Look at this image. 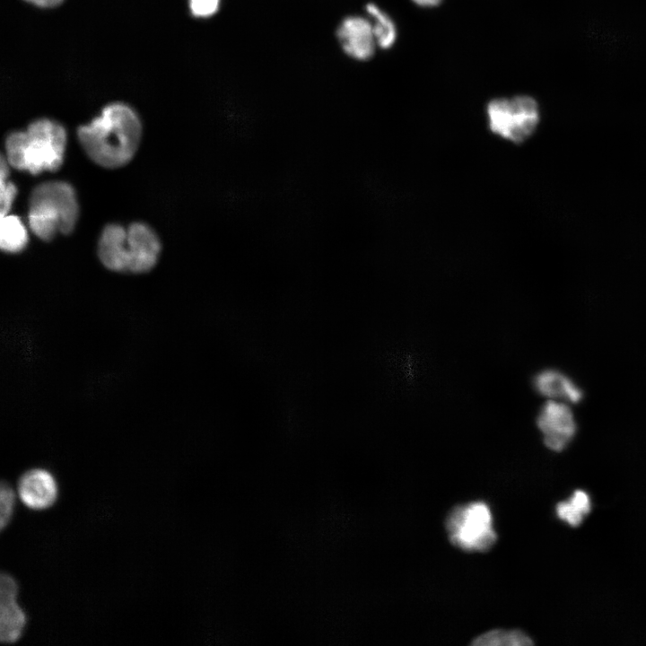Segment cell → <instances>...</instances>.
Wrapping results in <instances>:
<instances>
[{
	"mask_svg": "<svg viewBox=\"0 0 646 646\" xmlns=\"http://www.w3.org/2000/svg\"><path fill=\"white\" fill-rule=\"evenodd\" d=\"M18 495L22 502L33 511H43L55 504L58 486L54 476L44 468H31L18 480Z\"/></svg>",
	"mask_w": 646,
	"mask_h": 646,
	"instance_id": "obj_8",
	"label": "cell"
},
{
	"mask_svg": "<svg viewBox=\"0 0 646 646\" xmlns=\"http://www.w3.org/2000/svg\"><path fill=\"white\" fill-rule=\"evenodd\" d=\"M537 424L545 445L551 450H563L575 436L577 423L571 404L546 400L538 411Z\"/></svg>",
	"mask_w": 646,
	"mask_h": 646,
	"instance_id": "obj_6",
	"label": "cell"
},
{
	"mask_svg": "<svg viewBox=\"0 0 646 646\" xmlns=\"http://www.w3.org/2000/svg\"><path fill=\"white\" fill-rule=\"evenodd\" d=\"M451 544L467 552H484L496 542L497 535L489 505L475 501L453 508L446 519Z\"/></svg>",
	"mask_w": 646,
	"mask_h": 646,
	"instance_id": "obj_4",
	"label": "cell"
},
{
	"mask_svg": "<svg viewBox=\"0 0 646 646\" xmlns=\"http://www.w3.org/2000/svg\"><path fill=\"white\" fill-rule=\"evenodd\" d=\"M78 205L73 188L65 182L50 181L37 186L30 196L29 224L39 238L50 240L57 231H73Z\"/></svg>",
	"mask_w": 646,
	"mask_h": 646,
	"instance_id": "obj_3",
	"label": "cell"
},
{
	"mask_svg": "<svg viewBox=\"0 0 646 646\" xmlns=\"http://www.w3.org/2000/svg\"><path fill=\"white\" fill-rule=\"evenodd\" d=\"M336 36L343 50L357 60H368L374 52L376 40L372 23L361 16L345 18L337 28Z\"/></svg>",
	"mask_w": 646,
	"mask_h": 646,
	"instance_id": "obj_9",
	"label": "cell"
},
{
	"mask_svg": "<svg viewBox=\"0 0 646 646\" xmlns=\"http://www.w3.org/2000/svg\"><path fill=\"white\" fill-rule=\"evenodd\" d=\"M137 115L123 103L106 106L100 116L78 128V138L87 154L98 164L117 168L127 163L141 138Z\"/></svg>",
	"mask_w": 646,
	"mask_h": 646,
	"instance_id": "obj_1",
	"label": "cell"
},
{
	"mask_svg": "<svg viewBox=\"0 0 646 646\" xmlns=\"http://www.w3.org/2000/svg\"><path fill=\"white\" fill-rule=\"evenodd\" d=\"M7 163V161L2 156L0 168L1 216L7 214L17 192L15 185L8 181Z\"/></svg>",
	"mask_w": 646,
	"mask_h": 646,
	"instance_id": "obj_16",
	"label": "cell"
},
{
	"mask_svg": "<svg viewBox=\"0 0 646 646\" xmlns=\"http://www.w3.org/2000/svg\"><path fill=\"white\" fill-rule=\"evenodd\" d=\"M41 7H52L59 4L63 0H25Z\"/></svg>",
	"mask_w": 646,
	"mask_h": 646,
	"instance_id": "obj_21",
	"label": "cell"
},
{
	"mask_svg": "<svg viewBox=\"0 0 646 646\" xmlns=\"http://www.w3.org/2000/svg\"><path fill=\"white\" fill-rule=\"evenodd\" d=\"M0 246L6 252H19L28 242L26 228L15 215L1 216Z\"/></svg>",
	"mask_w": 646,
	"mask_h": 646,
	"instance_id": "obj_13",
	"label": "cell"
},
{
	"mask_svg": "<svg viewBox=\"0 0 646 646\" xmlns=\"http://www.w3.org/2000/svg\"><path fill=\"white\" fill-rule=\"evenodd\" d=\"M18 584L8 573L0 577V640L11 644L19 641L27 624V616L17 602Z\"/></svg>",
	"mask_w": 646,
	"mask_h": 646,
	"instance_id": "obj_7",
	"label": "cell"
},
{
	"mask_svg": "<svg viewBox=\"0 0 646 646\" xmlns=\"http://www.w3.org/2000/svg\"><path fill=\"white\" fill-rule=\"evenodd\" d=\"M556 514L572 527H578L584 517L570 501L559 502L556 506Z\"/></svg>",
	"mask_w": 646,
	"mask_h": 646,
	"instance_id": "obj_18",
	"label": "cell"
},
{
	"mask_svg": "<svg viewBox=\"0 0 646 646\" xmlns=\"http://www.w3.org/2000/svg\"><path fill=\"white\" fill-rule=\"evenodd\" d=\"M532 383L535 390L546 400L576 404L583 397L581 388L568 375L555 369L539 371Z\"/></svg>",
	"mask_w": 646,
	"mask_h": 646,
	"instance_id": "obj_11",
	"label": "cell"
},
{
	"mask_svg": "<svg viewBox=\"0 0 646 646\" xmlns=\"http://www.w3.org/2000/svg\"><path fill=\"white\" fill-rule=\"evenodd\" d=\"M219 3L220 0H189V7L193 15L208 17L217 12Z\"/></svg>",
	"mask_w": 646,
	"mask_h": 646,
	"instance_id": "obj_19",
	"label": "cell"
},
{
	"mask_svg": "<svg viewBox=\"0 0 646 646\" xmlns=\"http://www.w3.org/2000/svg\"><path fill=\"white\" fill-rule=\"evenodd\" d=\"M486 115L491 133L515 144L527 141L539 122L537 102L528 95L493 99Z\"/></svg>",
	"mask_w": 646,
	"mask_h": 646,
	"instance_id": "obj_5",
	"label": "cell"
},
{
	"mask_svg": "<svg viewBox=\"0 0 646 646\" xmlns=\"http://www.w3.org/2000/svg\"><path fill=\"white\" fill-rule=\"evenodd\" d=\"M66 135L64 127L49 119H38L26 131L13 132L5 142L7 162L22 170L38 174L57 170L64 158Z\"/></svg>",
	"mask_w": 646,
	"mask_h": 646,
	"instance_id": "obj_2",
	"label": "cell"
},
{
	"mask_svg": "<svg viewBox=\"0 0 646 646\" xmlns=\"http://www.w3.org/2000/svg\"><path fill=\"white\" fill-rule=\"evenodd\" d=\"M98 253L102 264L109 270L128 271L127 231L118 224L106 226L100 239Z\"/></svg>",
	"mask_w": 646,
	"mask_h": 646,
	"instance_id": "obj_12",
	"label": "cell"
},
{
	"mask_svg": "<svg viewBox=\"0 0 646 646\" xmlns=\"http://www.w3.org/2000/svg\"><path fill=\"white\" fill-rule=\"evenodd\" d=\"M128 271L144 273L156 264L161 249L158 237L144 223H135L127 230Z\"/></svg>",
	"mask_w": 646,
	"mask_h": 646,
	"instance_id": "obj_10",
	"label": "cell"
},
{
	"mask_svg": "<svg viewBox=\"0 0 646 646\" xmlns=\"http://www.w3.org/2000/svg\"><path fill=\"white\" fill-rule=\"evenodd\" d=\"M570 502L584 515L590 511V500L587 493L577 490L573 493Z\"/></svg>",
	"mask_w": 646,
	"mask_h": 646,
	"instance_id": "obj_20",
	"label": "cell"
},
{
	"mask_svg": "<svg viewBox=\"0 0 646 646\" xmlns=\"http://www.w3.org/2000/svg\"><path fill=\"white\" fill-rule=\"evenodd\" d=\"M0 528L4 530L13 518L15 494L12 486L3 481L0 485Z\"/></svg>",
	"mask_w": 646,
	"mask_h": 646,
	"instance_id": "obj_17",
	"label": "cell"
},
{
	"mask_svg": "<svg viewBox=\"0 0 646 646\" xmlns=\"http://www.w3.org/2000/svg\"><path fill=\"white\" fill-rule=\"evenodd\" d=\"M366 11L375 21L372 29L376 44L384 49L390 48L397 35L393 21L374 4H368Z\"/></svg>",
	"mask_w": 646,
	"mask_h": 646,
	"instance_id": "obj_15",
	"label": "cell"
},
{
	"mask_svg": "<svg viewBox=\"0 0 646 646\" xmlns=\"http://www.w3.org/2000/svg\"><path fill=\"white\" fill-rule=\"evenodd\" d=\"M415 4L422 7H433L438 5L441 0H412Z\"/></svg>",
	"mask_w": 646,
	"mask_h": 646,
	"instance_id": "obj_22",
	"label": "cell"
},
{
	"mask_svg": "<svg viewBox=\"0 0 646 646\" xmlns=\"http://www.w3.org/2000/svg\"><path fill=\"white\" fill-rule=\"evenodd\" d=\"M475 646H529L532 639L518 629H494L485 632L472 641Z\"/></svg>",
	"mask_w": 646,
	"mask_h": 646,
	"instance_id": "obj_14",
	"label": "cell"
}]
</instances>
